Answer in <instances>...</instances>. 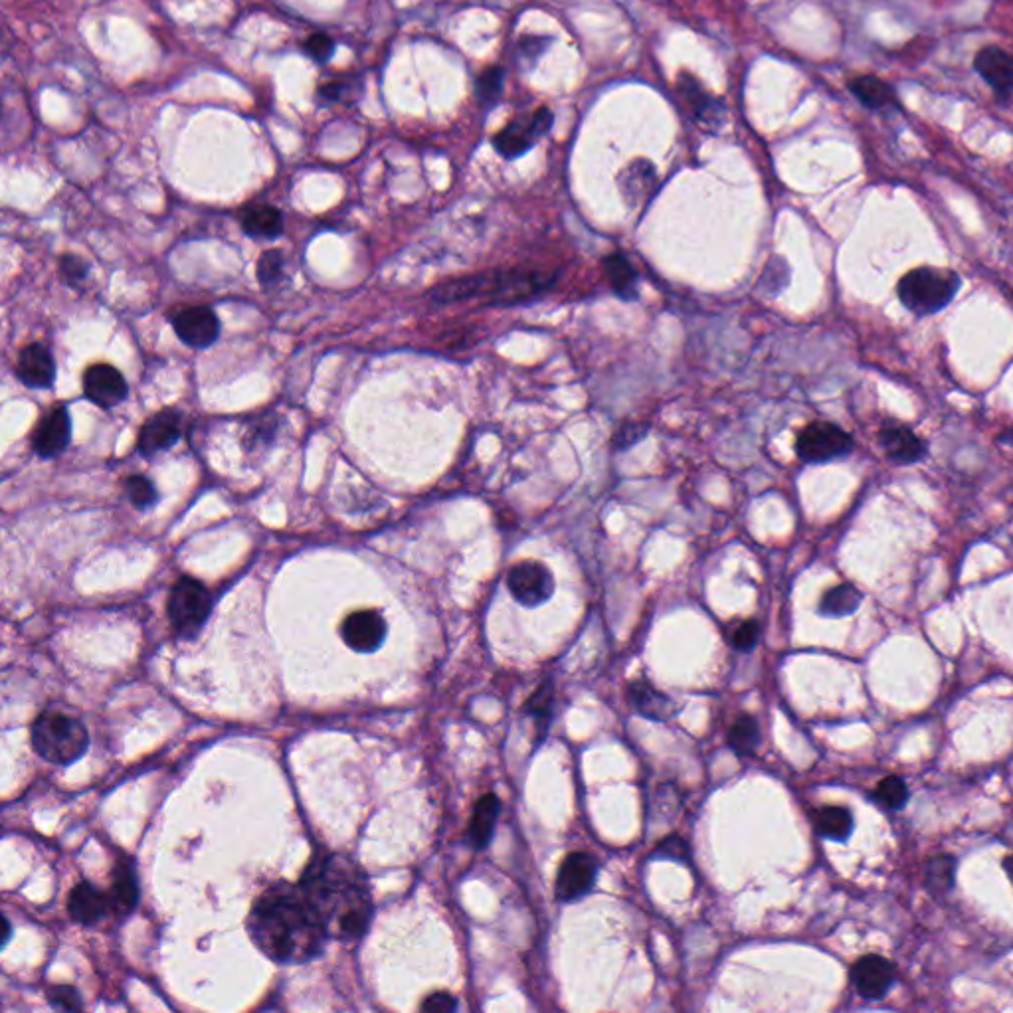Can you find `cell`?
Segmentation results:
<instances>
[{
  "mask_svg": "<svg viewBox=\"0 0 1013 1013\" xmlns=\"http://www.w3.org/2000/svg\"><path fill=\"white\" fill-rule=\"evenodd\" d=\"M248 932L262 954L277 964H301L315 958L327 928L299 885L279 883L266 889L248 917Z\"/></svg>",
  "mask_w": 1013,
  "mask_h": 1013,
  "instance_id": "cell-1",
  "label": "cell"
},
{
  "mask_svg": "<svg viewBox=\"0 0 1013 1013\" xmlns=\"http://www.w3.org/2000/svg\"><path fill=\"white\" fill-rule=\"evenodd\" d=\"M299 887L329 936L353 940L367 932L372 917L369 883L351 859L333 853L315 855Z\"/></svg>",
  "mask_w": 1013,
  "mask_h": 1013,
  "instance_id": "cell-2",
  "label": "cell"
},
{
  "mask_svg": "<svg viewBox=\"0 0 1013 1013\" xmlns=\"http://www.w3.org/2000/svg\"><path fill=\"white\" fill-rule=\"evenodd\" d=\"M553 279L547 272H537L531 268L495 270L442 283L432 291V299L438 303H452L479 297L487 299L489 303L511 305L545 291Z\"/></svg>",
  "mask_w": 1013,
  "mask_h": 1013,
  "instance_id": "cell-3",
  "label": "cell"
},
{
  "mask_svg": "<svg viewBox=\"0 0 1013 1013\" xmlns=\"http://www.w3.org/2000/svg\"><path fill=\"white\" fill-rule=\"evenodd\" d=\"M32 748L52 764H72L90 746V735L76 717L56 711H44L32 723Z\"/></svg>",
  "mask_w": 1013,
  "mask_h": 1013,
  "instance_id": "cell-4",
  "label": "cell"
},
{
  "mask_svg": "<svg viewBox=\"0 0 1013 1013\" xmlns=\"http://www.w3.org/2000/svg\"><path fill=\"white\" fill-rule=\"evenodd\" d=\"M962 287V279L952 270L917 268L899 279L897 293L901 303L915 315L924 317L942 311Z\"/></svg>",
  "mask_w": 1013,
  "mask_h": 1013,
  "instance_id": "cell-5",
  "label": "cell"
},
{
  "mask_svg": "<svg viewBox=\"0 0 1013 1013\" xmlns=\"http://www.w3.org/2000/svg\"><path fill=\"white\" fill-rule=\"evenodd\" d=\"M167 610L175 632L192 638L206 624L212 610V598L200 580L181 576L171 590Z\"/></svg>",
  "mask_w": 1013,
  "mask_h": 1013,
  "instance_id": "cell-6",
  "label": "cell"
},
{
  "mask_svg": "<svg viewBox=\"0 0 1013 1013\" xmlns=\"http://www.w3.org/2000/svg\"><path fill=\"white\" fill-rule=\"evenodd\" d=\"M853 450V438L831 422L808 424L796 440V454L806 463H826L847 456Z\"/></svg>",
  "mask_w": 1013,
  "mask_h": 1013,
  "instance_id": "cell-7",
  "label": "cell"
},
{
  "mask_svg": "<svg viewBox=\"0 0 1013 1013\" xmlns=\"http://www.w3.org/2000/svg\"><path fill=\"white\" fill-rule=\"evenodd\" d=\"M507 586L519 604L537 608L553 596V574L537 560H523L509 570Z\"/></svg>",
  "mask_w": 1013,
  "mask_h": 1013,
  "instance_id": "cell-8",
  "label": "cell"
},
{
  "mask_svg": "<svg viewBox=\"0 0 1013 1013\" xmlns=\"http://www.w3.org/2000/svg\"><path fill=\"white\" fill-rule=\"evenodd\" d=\"M553 125V111L543 107L533 117L525 121H513L503 131H499L493 139V145L499 155L505 159H517L525 155L535 143L549 133Z\"/></svg>",
  "mask_w": 1013,
  "mask_h": 1013,
  "instance_id": "cell-9",
  "label": "cell"
},
{
  "mask_svg": "<svg viewBox=\"0 0 1013 1013\" xmlns=\"http://www.w3.org/2000/svg\"><path fill=\"white\" fill-rule=\"evenodd\" d=\"M598 875V861L590 853H570L556 875V897L562 903H572L588 895Z\"/></svg>",
  "mask_w": 1013,
  "mask_h": 1013,
  "instance_id": "cell-10",
  "label": "cell"
},
{
  "mask_svg": "<svg viewBox=\"0 0 1013 1013\" xmlns=\"http://www.w3.org/2000/svg\"><path fill=\"white\" fill-rule=\"evenodd\" d=\"M851 982L855 992L865 1000L885 998L897 982L895 966L877 954H867L851 966Z\"/></svg>",
  "mask_w": 1013,
  "mask_h": 1013,
  "instance_id": "cell-11",
  "label": "cell"
},
{
  "mask_svg": "<svg viewBox=\"0 0 1013 1013\" xmlns=\"http://www.w3.org/2000/svg\"><path fill=\"white\" fill-rule=\"evenodd\" d=\"M974 70L992 88L998 101L1008 103L1013 95V54L1002 46H984L974 56Z\"/></svg>",
  "mask_w": 1013,
  "mask_h": 1013,
  "instance_id": "cell-12",
  "label": "cell"
},
{
  "mask_svg": "<svg viewBox=\"0 0 1013 1013\" xmlns=\"http://www.w3.org/2000/svg\"><path fill=\"white\" fill-rule=\"evenodd\" d=\"M177 337L194 349L210 347L220 335V321L210 307H186L173 319Z\"/></svg>",
  "mask_w": 1013,
  "mask_h": 1013,
  "instance_id": "cell-13",
  "label": "cell"
},
{
  "mask_svg": "<svg viewBox=\"0 0 1013 1013\" xmlns=\"http://www.w3.org/2000/svg\"><path fill=\"white\" fill-rule=\"evenodd\" d=\"M70 438H72L70 414L64 406H56L48 414H44V418L38 422L32 436V446L36 454H40L42 458H54L68 448Z\"/></svg>",
  "mask_w": 1013,
  "mask_h": 1013,
  "instance_id": "cell-14",
  "label": "cell"
},
{
  "mask_svg": "<svg viewBox=\"0 0 1013 1013\" xmlns=\"http://www.w3.org/2000/svg\"><path fill=\"white\" fill-rule=\"evenodd\" d=\"M879 444L887 456V460L895 465H913L926 456L928 448L921 436H917L909 426L887 422L879 430Z\"/></svg>",
  "mask_w": 1013,
  "mask_h": 1013,
  "instance_id": "cell-15",
  "label": "cell"
},
{
  "mask_svg": "<svg viewBox=\"0 0 1013 1013\" xmlns=\"http://www.w3.org/2000/svg\"><path fill=\"white\" fill-rule=\"evenodd\" d=\"M677 90L691 107L693 119L707 131H717L725 123V109L721 101H717L711 93L707 92L691 74H679Z\"/></svg>",
  "mask_w": 1013,
  "mask_h": 1013,
  "instance_id": "cell-16",
  "label": "cell"
},
{
  "mask_svg": "<svg viewBox=\"0 0 1013 1013\" xmlns=\"http://www.w3.org/2000/svg\"><path fill=\"white\" fill-rule=\"evenodd\" d=\"M341 634L353 651L370 653L384 642L386 622L376 610H359L345 618Z\"/></svg>",
  "mask_w": 1013,
  "mask_h": 1013,
  "instance_id": "cell-17",
  "label": "cell"
},
{
  "mask_svg": "<svg viewBox=\"0 0 1013 1013\" xmlns=\"http://www.w3.org/2000/svg\"><path fill=\"white\" fill-rule=\"evenodd\" d=\"M181 436V412L167 408L151 416L141 428L137 448L143 456H155L169 450Z\"/></svg>",
  "mask_w": 1013,
  "mask_h": 1013,
  "instance_id": "cell-18",
  "label": "cell"
},
{
  "mask_svg": "<svg viewBox=\"0 0 1013 1013\" xmlns=\"http://www.w3.org/2000/svg\"><path fill=\"white\" fill-rule=\"evenodd\" d=\"M86 396L101 408H113L127 396L123 374L111 365H93L84 374Z\"/></svg>",
  "mask_w": 1013,
  "mask_h": 1013,
  "instance_id": "cell-19",
  "label": "cell"
},
{
  "mask_svg": "<svg viewBox=\"0 0 1013 1013\" xmlns=\"http://www.w3.org/2000/svg\"><path fill=\"white\" fill-rule=\"evenodd\" d=\"M618 185L626 204L632 210H644L645 204L657 190L655 167L645 159H636L620 173Z\"/></svg>",
  "mask_w": 1013,
  "mask_h": 1013,
  "instance_id": "cell-20",
  "label": "cell"
},
{
  "mask_svg": "<svg viewBox=\"0 0 1013 1013\" xmlns=\"http://www.w3.org/2000/svg\"><path fill=\"white\" fill-rule=\"evenodd\" d=\"M68 913L76 922L95 924L113 913L111 895L99 891L88 881L78 883L68 897Z\"/></svg>",
  "mask_w": 1013,
  "mask_h": 1013,
  "instance_id": "cell-21",
  "label": "cell"
},
{
  "mask_svg": "<svg viewBox=\"0 0 1013 1013\" xmlns=\"http://www.w3.org/2000/svg\"><path fill=\"white\" fill-rule=\"evenodd\" d=\"M16 376L28 388H48L56 378V365L50 351L38 343L24 347L18 355Z\"/></svg>",
  "mask_w": 1013,
  "mask_h": 1013,
  "instance_id": "cell-22",
  "label": "cell"
},
{
  "mask_svg": "<svg viewBox=\"0 0 1013 1013\" xmlns=\"http://www.w3.org/2000/svg\"><path fill=\"white\" fill-rule=\"evenodd\" d=\"M847 90L869 111H883L889 107L901 109V101L895 88L889 82L881 80L879 76L871 74L855 76L847 82Z\"/></svg>",
  "mask_w": 1013,
  "mask_h": 1013,
  "instance_id": "cell-23",
  "label": "cell"
},
{
  "mask_svg": "<svg viewBox=\"0 0 1013 1013\" xmlns=\"http://www.w3.org/2000/svg\"><path fill=\"white\" fill-rule=\"evenodd\" d=\"M499 812H501V802L493 794L483 796L475 804V810H473V816H471V824H469V831H467L469 843L473 847H477V849L487 847V843L491 841L493 829H495V822L499 818Z\"/></svg>",
  "mask_w": 1013,
  "mask_h": 1013,
  "instance_id": "cell-24",
  "label": "cell"
},
{
  "mask_svg": "<svg viewBox=\"0 0 1013 1013\" xmlns=\"http://www.w3.org/2000/svg\"><path fill=\"white\" fill-rule=\"evenodd\" d=\"M628 693H630V703L634 705V709L647 719L663 721L673 713V703L663 693L653 689L645 679L632 683Z\"/></svg>",
  "mask_w": 1013,
  "mask_h": 1013,
  "instance_id": "cell-25",
  "label": "cell"
},
{
  "mask_svg": "<svg viewBox=\"0 0 1013 1013\" xmlns=\"http://www.w3.org/2000/svg\"><path fill=\"white\" fill-rule=\"evenodd\" d=\"M242 228L254 238H276L283 230V220L274 206L256 204L242 214Z\"/></svg>",
  "mask_w": 1013,
  "mask_h": 1013,
  "instance_id": "cell-26",
  "label": "cell"
},
{
  "mask_svg": "<svg viewBox=\"0 0 1013 1013\" xmlns=\"http://www.w3.org/2000/svg\"><path fill=\"white\" fill-rule=\"evenodd\" d=\"M604 272L616 295L622 299H636L638 297V274L628 258L620 254H612L604 258Z\"/></svg>",
  "mask_w": 1013,
  "mask_h": 1013,
  "instance_id": "cell-27",
  "label": "cell"
},
{
  "mask_svg": "<svg viewBox=\"0 0 1013 1013\" xmlns=\"http://www.w3.org/2000/svg\"><path fill=\"white\" fill-rule=\"evenodd\" d=\"M861 592L851 584H839L828 590L820 602V612L829 618H843L853 614L861 604Z\"/></svg>",
  "mask_w": 1013,
  "mask_h": 1013,
  "instance_id": "cell-28",
  "label": "cell"
},
{
  "mask_svg": "<svg viewBox=\"0 0 1013 1013\" xmlns=\"http://www.w3.org/2000/svg\"><path fill=\"white\" fill-rule=\"evenodd\" d=\"M109 895H111V901H113V913L125 917V915H129L135 909L137 899H139V891H137L135 875H133V871L129 867H119L117 869Z\"/></svg>",
  "mask_w": 1013,
  "mask_h": 1013,
  "instance_id": "cell-29",
  "label": "cell"
},
{
  "mask_svg": "<svg viewBox=\"0 0 1013 1013\" xmlns=\"http://www.w3.org/2000/svg\"><path fill=\"white\" fill-rule=\"evenodd\" d=\"M816 828L828 839L845 841L853 831L851 812L839 806H826L816 814Z\"/></svg>",
  "mask_w": 1013,
  "mask_h": 1013,
  "instance_id": "cell-30",
  "label": "cell"
},
{
  "mask_svg": "<svg viewBox=\"0 0 1013 1013\" xmlns=\"http://www.w3.org/2000/svg\"><path fill=\"white\" fill-rule=\"evenodd\" d=\"M871 798L879 808L889 810V812H899L909 802V788H907L905 780H901L899 776H887L871 792Z\"/></svg>",
  "mask_w": 1013,
  "mask_h": 1013,
  "instance_id": "cell-31",
  "label": "cell"
},
{
  "mask_svg": "<svg viewBox=\"0 0 1013 1013\" xmlns=\"http://www.w3.org/2000/svg\"><path fill=\"white\" fill-rule=\"evenodd\" d=\"M956 875V861L950 855H936L928 861L926 867V885L934 893H944L952 889Z\"/></svg>",
  "mask_w": 1013,
  "mask_h": 1013,
  "instance_id": "cell-32",
  "label": "cell"
},
{
  "mask_svg": "<svg viewBox=\"0 0 1013 1013\" xmlns=\"http://www.w3.org/2000/svg\"><path fill=\"white\" fill-rule=\"evenodd\" d=\"M760 742V731L752 717H740L729 733V744L737 754H750Z\"/></svg>",
  "mask_w": 1013,
  "mask_h": 1013,
  "instance_id": "cell-33",
  "label": "cell"
},
{
  "mask_svg": "<svg viewBox=\"0 0 1013 1013\" xmlns=\"http://www.w3.org/2000/svg\"><path fill=\"white\" fill-rule=\"evenodd\" d=\"M125 493H127L131 505L137 507V509H149L159 499L155 485L147 477H143V475H131V477H127L125 479Z\"/></svg>",
  "mask_w": 1013,
  "mask_h": 1013,
  "instance_id": "cell-34",
  "label": "cell"
},
{
  "mask_svg": "<svg viewBox=\"0 0 1013 1013\" xmlns=\"http://www.w3.org/2000/svg\"><path fill=\"white\" fill-rule=\"evenodd\" d=\"M503 88V70L501 68H489L485 70L477 80V95L479 101L485 107H493L499 101Z\"/></svg>",
  "mask_w": 1013,
  "mask_h": 1013,
  "instance_id": "cell-35",
  "label": "cell"
},
{
  "mask_svg": "<svg viewBox=\"0 0 1013 1013\" xmlns=\"http://www.w3.org/2000/svg\"><path fill=\"white\" fill-rule=\"evenodd\" d=\"M525 711L543 723H549L551 711H553V689L549 683H545L525 705Z\"/></svg>",
  "mask_w": 1013,
  "mask_h": 1013,
  "instance_id": "cell-36",
  "label": "cell"
},
{
  "mask_svg": "<svg viewBox=\"0 0 1013 1013\" xmlns=\"http://www.w3.org/2000/svg\"><path fill=\"white\" fill-rule=\"evenodd\" d=\"M48 1002L58 1010L78 1012L82 1010V998L72 986H54L48 990Z\"/></svg>",
  "mask_w": 1013,
  "mask_h": 1013,
  "instance_id": "cell-37",
  "label": "cell"
},
{
  "mask_svg": "<svg viewBox=\"0 0 1013 1013\" xmlns=\"http://www.w3.org/2000/svg\"><path fill=\"white\" fill-rule=\"evenodd\" d=\"M333 40L327 36V34H311L305 42H303V50L307 56H311L313 60L317 62H325L329 60V56L333 54Z\"/></svg>",
  "mask_w": 1013,
  "mask_h": 1013,
  "instance_id": "cell-38",
  "label": "cell"
},
{
  "mask_svg": "<svg viewBox=\"0 0 1013 1013\" xmlns=\"http://www.w3.org/2000/svg\"><path fill=\"white\" fill-rule=\"evenodd\" d=\"M281 268H283V258L281 254L272 250V252H266L262 258H260V264H258V277L264 285H272L276 279L281 276Z\"/></svg>",
  "mask_w": 1013,
  "mask_h": 1013,
  "instance_id": "cell-39",
  "label": "cell"
},
{
  "mask_svg": "<svg viewBox=\"0 0 1013 1013\" xmlns=\"http://www.w3.org/2000/svg\"><path fill=\"white\" fill-rule=\"evenodd\" d=\"M60 270L70 285H78L88 276V264L78 256H64L60 260Z\"/></svg>",
  "mask_w": 1013,
  "mask_h": 1013,
  "instance_id": "cell-40",
  "label": "cell"
},
{
  "mask_svg": "<svg viewBox=\"0 0 1013 1013\" xmlns=\"http://www.w3.org/2000/svg\"><path fill=\"white\" fill-rule=\"evenodd\" d=\"M758 638H760V626H758V622L748 620V622L740 624L737 632L733 634V645L737 649H740V651H748V649H752L756 645Z\"/></svg>",
  "mask_w": 1013,
  "mask_h": 1013,
  "instance_id": "cell-41",
  "label": "cell"
},
{
  "mask_svg": "<svg viewBox=\"0 0 1013 1013\" xmlns=\"http://www.w3.org/2000/svg\"><path fill=\"white\" fill-rule=\"evenodd\" d=\"M647 432V426L645 424H626L614 438V446L618 450H626L630 446H634L636 442H640Z\"/></svg>",
  "mask_w": 1013,
  "mask_h": 1013,
  "instance_id": "cell-42",
  "label": "cell"
},
{
  "mask_svg": "<svg viewBox=\"0 0 1013 1013\" xmlns=\"http://www.w3.org/2000/svg\"><path fill=\"white\" fill-rule=\"evenodd\" d=\"M458 1008V1002L452 994L448 992H438V994H432L430 998L424 1000L422 1004V1010L430 1013H450L454 1012Z\"/></svg>",
  "mask_w": 1013,
  "mask_h": 1013,
  "instance_id": "cell-43",
  "label": "cell"
},
{
  "mask_svg": "<svg viewBox=\"0 0 1013 1013\" xmlns=\"http://www.w3.org/2000/svg\"><path fill=\"white\" fill-rule=\"evenodd\" d=\"M657 853H659V857H673V859L683 861V859H687V855L691 853V849L687 847V843H685L681 837H677V835H675V837H667V839L659 845Z\"/></svg>",
  "mask_w": 1013,
  "mask_h": 1013,
  "instance_id": "cell-44",
  "label": "cell"
},
{
  "mask_svg": "<svg viewBox=\"0 0 1013 1013\" xmlns=\"http://www.w3.org/2000/svg\"><path fill=\"white\" fill-rule=\"evenodd\" d=\"M996 440H998L1000 444H1004V446H1013V428H1008V430L1000 432Z\"/></svg>",
  "mask_w": 1013,
  "mask_h": 1013,
  "instance_id": "cell-45",
  "label": "cell"
},
{
  "mask_svg": "<svg viewBox=\"0 0 1013 1013\" xmlns=\"http://www.w3.org/2000/svg\"><path fill=\"white\" fill-rule=\"evenodd\" d=\"M1004 869H1006V873H1008V877H1010V881L1013 883V855H1008L1004 859Z\"/></svg>",
  "mask_w": 1013,
  "mask_h": 1013,
  "instance_id": "cell-46",
  "label": "cell"
}]
</instances>
